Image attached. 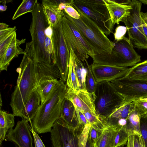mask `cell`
I'll use <instances>...</instances> for the list:
<instances>
[{
    "label": "cell",
    "mask_w": 147,
    "mask_h": 147,
    "mask_svg": "<svg viewBox=\"0 0 147 147\" xmlns=\"http://www.w3.org/2000/svg\"><path fill=\"white\" fill-rule=\"evenodd\" d=\"M73 56L76 74L79 84V90L87 91L85 84L87 73L86 68L83 62L76 55L73 50Z\"/></svg>",
    "instance_id": "d4e9b609"
},
{
    "label": "cell",
    "mask_w": 147,
    "mask_h": 147,
    "mask_svg": "<svg viewBox=\"0 0 147 147\" xmlns=\"http://www.w3.org/2000/svg\"><path fill=\"white\" fill-rule=\"evenodd\" d=\"M142 3L144 4L147 5V0H139Z\"/></svg>",
    "instance_id": "c3c4849f"
},
{
    "label": "cell",
    "mask_w": 147,
    "mask_h": 147,
    "mask_svg": "<svg viewBox=\"0 0 147 147\" xmlns=\"http://www.w3.org/2000/svg\"><path fill=\"white\" fill-rule=\"evenodd\" d=\"M126 147H146L142 136H129Z\"/></svg>",
    "instance_id": "1f68e13d"
},
{
    "label": "cell",
    "mask_w": 147,
    "mask_h": 147,
    "mask_svg": "<svg viewBox=\"0 0 147 147\" xmlns=\"http://www.w3.org/2000/svg\"><path fill=\"white\" fill-rule=\"evenodd\" d=\"M43 11L51 28L56 26L65 15L63 11L56 7H43Z\"/></svg>",
    "instance_id": "4316f807"
},
{
    "label": "cell",
    "mask_w": 147,
    "mask_h": 147,
    "mask_svg": "<svg viewBox=\"0 0 147 147\" xmlns=\"http://www.w3.org/2000/svg\"><path fill=\"white\" fill-rule=\"evenodd\" d=\"M111 53L94 55L93 63L100 64L127 67H133L141 61V56L135 50L128 38L114 42Z\"/></svg>",
    "instance_id": "8992f818"
},
{
    "label": "cell",
    "mask_w": 147,
    "mask_h": 147,
    "mask_svg": "<svg viewBox=\"0 0 147 147\" xmlns=\"http://www.w3.org/2000/svg\"><path fill=\"white\" fill-rule=\"evenodd\" d=\"M140 126L142 137L147 147V114L141 116Z\"/></svg>",
    "instance_id": "d590c367"
},
{
    "label": "cell",
    "mask_w": 147,
    "mask_h": 147,
    "mask_svg": "<svg viewBox=\"0 0 147 147\" xmlns=\"http://www.w3.org/2000/svg\"><path fill=\"white\" fill-rule=\"evenodd\" d=\"M13 114L9 113L4 110H0V145L5 139L8 131L14 126Z\"/></svg>",
    "instance_id": "44dd1931"
},
{
    "label": "cell",
    "mask_w": 147,
    "mask_h": 147,
    "mask_svg": "<svg viewBox=\"0 0 147 147\" xmlns=\"http://www.w3.org/2000/svg\"><path fill=\"white\" fill-rule=\"evenodd\" d=\"M66 84L68 88L75 91L79 90V84L76 74L73 50L71 49L69 50L68 74Z\"/></svg>",
    "instance_id": "484cf974"
},
{
    "label": "cell",
    "mask_w": 147,
    "mask_h": 147,
    "mask_svg": "<svg viewBox=\"0 0 147 147\" xmlns=\"http://www.w3.org/2000/svg\"><path fill=\"white\" fill-rule=\"evenodd\" d=\"M133 102L135 109L141 116L147 114V98H140Z\"/></svg>",
    "instance_id": "d6a6232c"
},
{
    "label": "cell",
    "mask_w": 147,
    "mask_h": 147,
    "mask_svg": "<svg viewBox=\"0 0 147 147\" xmlns=\"http://www.w3.org/2000/svg\"><path fill=\"white\" fill-rule=\"evenodd\" d=\"M80 18H73L67 14L68 17L76 25L93 50L94 55L111 53L114 42L110 40L100 29L90 19L80 11Z\"/></svg>",
    "instance_id": "5b68a950"
},
{
    "label": "cell",
    "mask_w": 147,
    "mask_h": 147,
    "mask_svg": "<svg viewBox=\"0 0 147 147\" xmlns=\"http://www.w3.org/2000/svg\"><path fill=\"white\" fill-rule=\"evenodd\" d=\"M91 125L71 126L60 118L50 132L52 147H85Z\"/></svg>",
    "instance_id": "277c9868"
},
{
    "label": "cell",
    "mask_w": 147,
    "mask_h": 147,
    "mask_svg": "<svg viewBox=\"0 0 147 147\" xmlns=\"http://www.w3.org/2000/svg\"><path fill=\"white\" fill-rule=\"evenodd\" d=\"M85 147H94V144L90 140L88 136Z\"/></svg>",
    "instance_id": "bcb514c9"
},
{
    "label": "cell",
    "mask_w": 147,
    "mask_h": 147,
    "mask_svg": "<svg viewBox=\"0 0 147 147\" xmlns=\"http://www.w3.org/2000/svg\"><path fill=\"white\" fill-rule=\"evenodd\" d=\"M60 118L70 126H76L79 124L74 104L65 98L61 106Z\"/></svg>",
    "instance_id": "ffe728a7"
},
{
    "label": "cell",
    "mask_w": 147,
    "mask_h": 147,
    "mask_svg": "<svg viewBox=\"0 0 147 147\" xmlns=\"http://www.w3.org/2000/svg\"><path fill=\"white\" fill-rule=\"evenodd\" d=\"M0 147H1V146L0 145Z\"/></svg>",
    "instance_id": "816d5d0a"
},
{
    "label": "cell",
    "mask_w": 147,
    "mask_h": 147,
    "mask_svg": "<svg viewBox=\"0 0 147 147\" xmlns=\"http://www.w3.org/2000/svg\"><path fill=\"white\" fill-rule=\"evenodd\" d=\"M16 30L15 27L8 28L5 29L0 30V40L5 38Z\"/></svg>",
    "instance_id": "b9f144b4"
},
{
    "label": "cell",
    "mask_w": 147,
    "mask_h": 147,
    "mask_svg": "<svg viewBox=\"0 0 147 147\" xmlns=\"http://www.w3.org/2000/svg\"><path fill=\"white\" fill-rule=\"evenodd\" d=\"M118 130L106 126L94 147H114L115 139Z\"/></svg>",
    "instance_id": "603a6c76"
},
{
    "label": "cell",
    "mask_w": 147,
    "mask_h": 147,
    "mask_svg": "<svg viewBox=\"0 0 147 147\" xmlns=\"http://www.w3.org/2000/svg\"><path fill=\"white\" fill-rule=\"evenodd\" d=\"M37 1V0H23L13 15L12 20H15L26 13H32Z\"/></svg>",
    "instance_id": "f1b7e54d"
},
{
    "label": "cell",
    "mask_w": 147,
    "mask_h": 147,
    "mask_svg": "<svg viewBox=\"0 0 147 147\" xmlns=\"http://www.w3.org/2000/svg\"><path fill=\"white\" fill-rule=\"evenodd\" d=\"M134 109L133 102H124L107 117L101 119L105 126L119 130L126 125L129 115Z\"/></svg>",
    "instance_id": "2e32d148"
},
{
    "label": "cell",
    "mask_w": 147,
    "mask_h": 147,
    "mask_svg": "<svg viewBox=\"0 0 147 147\" xmlns=\"http://www.w3.org/2000/svg\"><path fill=\"white\" fill-rule=\"evenodd\" d=\"M125 147H126V146H125Z\"/></svg>",
    "instance_id": "f5cc1de1"
},
{
    "label": "cell",
    "mask_w": 147,
    "mask_h": 147,
    "mask_svg": "<svg viewBox=\"0 0 147 147\" xmlns=\"http://www.w3.org/2000/svg\"><path fill=\"white\" fill-rule=\"evenodd\" d=\"M59 80L57 79H53L43 81L39 83L36 90L40 96L41 103L45 101Z\"/></svg>",
    "instance_id": "83f0119b"
},
{
    "label": "cell",
    "mask_w": 147,
    "mask_h": 147,
    "mask_svg": "<svg viewBox=\"0 0 147 147\" xmlns=\"http://www.w3.org/2000/svg\"><path fill=\"white\" fill-rule=\"evenodd\" d=\"M8 1L7 0H1L0 2L2 3V4H1L0 6V10L1 11H5L7 8V6L6 5V3H7V1Z\"/></svg>",
    "instance_id": "ee69618b"
},
{
    "label": "cell",
    "mask_w": 147,
    "mask_h": 147,
    "mask_svg": "<svg viewBox=\"0 0 147 147\" xmlns=\"http://www.w3.org/2000/svg\"><path fill=\"white\" fill-rule=\"evenodd\" d=\"M29 128L33 135L35 147H46L38 133L32 128L29 125Z\"/></svg>",
    "instance_id": "ab89813d"
},
{
    "label": "cell",
    "mask_w": 147,
    "mask_h": 147,
    "mask_svg": "<svg viewBox=\"0 0 147 147\" xmlns=\"http://www.w3.org/2000/svg\"><path fill=\"white\" fill-rule=\"evenodd\" d=\"M129 5L131 7L129 15L122 22L127 28L128 38L134 47L147 49V38L143 30L141 16L142 3L133 0Z\"/></svg>",
    "instance_id": "30bf717a"
},
{
    "label": "cell",
    "mask_w": 147,
    "mask_h": 147,
    "mask_svg": "<svg viewBox=\"0 0 147 147\" xmlns=\"http://www.w3.org/2000/svg\"><path fill=\"white\" fill-rule=\"evenodd\" d=\"M26 40V39L23 38L20 40L16 38L12 42L5 54L0 58L1 71H7L10 62L14 58L18 57L20 54H24V51L20 45L25 43Z\"/></svg>",
    "instance_id": "ac0fdd59"
},
{
    "label": "cell",
    "mask_w": 147,
    "mask_h": 147,
    "mask_svg": "<svg viewBox=\"0 0 147 147\" xmlns=\"http://www.w3.org/2000/svg\"><path fill=\"white\" fill-rule=\"evenodd\" d=\"M141 116L134 108L131 112L129 116L127 124L123 129L129 136H142L140 126Z\"/></svg>",
    "instance_id": "cb8c5ba5"
},
{
    "label": "cell",
    "mask_w": 147,
    "mask_h": 147,
    "mask_svg": "<svg viewBox=\"0 0 147 147\" xmlns=\"http://www.w3.org/2000/svg\"><path fill=\"white\" fill-rule=\"evenodd\" d=\"M73 6L90 19L106 36L113 33L114 24L103 0H74Z\"/></svg>",
    "instance_id": "52a82bcc"
},
{
    "label": "cell",
    "mask_w": 147,
    "mask_h": 147,
    "mask_svg": "<svg viewBox=\"0 0 147 147\" xmlns=\"http://www.w3.org/2000/svg\"><path fill=\"white\" fill-rule=\"evenodd\" d=\"M45 49L47 53L54 58L53 47L51 37L46 35L45 34Z\"/></svg>",
    "instance_id": "f35d334b"
},
{
    "label": "cell",
    "mask_w": 147,
    "mask_h": 147,
    "mask_svg": "<svg viewBox=\"0 0 147 147\" xmlns=\"http://www.w3.org/2000/svg\"><path fill=\"white\" fill-rule=\"evenodd\" d=\"M29 29L32 41L26 43L33 59L40 65L51 67L56 66L54 58L48 55L45 49V30L49 25L45 16L42 4L38 1L33 11Z\"/></svg>",
    "instance_id": "3957f363"
},
{
    "label": "cell",
    "mask_w": 147,
    "mask_h": 147,
    "mask_svg": "<svg viewBox=\"0 0 147 147\" xmlns=\"http://www.w3.org/2000/svg\"><path fill=\"white\" fill-rule=\"evenodd\" d=\"M64 13L61 19L62 27L68 49L69 51L71 49L85 65L89 56L93 57L94 52L76 25Z\"/></svg>",
    "instance_id": "ba28073f"
},
{
    "label": "cell",
    "mask_w": 147,
    "mask_h": 147,
    "mask_svg": "<svg viewBox=\"0 0 147 147\" xmlns=\"http://www.w3.org/2000/svg\"><path fill=\"white\" fill-rule=\"evenodd\" d=\"M28 122L24 119L18 121L14 129L8 131L5 140L13 142L18 147H33Z\"/></svg>",
    "instance_id": "4fadbf2b"
},
{
    "label": "cell",
    "mask_w": 147,
    "mask_h": 147,
    "mask_svg": "<svg viewBox=\"0 0 147 147\" xmlns=\"http://www.w3.org/2000/svg\"><path fill=\"white\" fill-rule=\"evenodd\" d=\"M41 99L36 90L30 96L25 105L20 117L28 121L32 124V121L36 114L40 106Z\"/></svg>",
    "instance_id": "d6986e66"
},
{
    "label": "cell",
    "mask_w": 147,
    "mask_h": 147,
    "mask_svg": "<svg viewBox=\"0 0 147 147\" xmlns=\"http://www.w3.org/2000/svg\"><path fill=\"white\" fill-rule=\"evenodd\" d=\"M103 130L95 125H91L89 130L88 137L94 145L100 137Z\"/></svg>",
    "instance_id": "e575fe53"
},
{
    "label": "cell",
    "mask_w": 147,
    "mask_h": 147,
    "mask_svg": "<svg viewBox=\"0 0 147 147\" xmlns=\"http://www.w3.org/2000/svg\"><path fill=\"white\" fill-rule=\"evenodd\" d=\"M63 11L69 16L73 18L78 20L80 18V14L72 5L66 6Z\"/></svg>",
    "instance_id": "74e56055"
},
{
    "label": "cell",
    "mask_w": 147,
    "mask_h": 147,
    "mask_svg": "<svg viewBox=\"0 0 147 147\" xmlns=\"http://www.w3.org/2000/svg\"><path fill=\"white\" fill-rule=\"evenodd\" d=\"M24 51L20 66L16 69L18 75L10 104L13 114L15 116L19 117L29 97L39 83L48 80L41 74L28 49L26 48Z\"/></svg>",
    "instance_id": "6da1fadb"
},
{
    "label": "cell",
    "mask_w": 147,
    "mask_h": 147,
    "mask_svg": "<svg viewBox=\"0 0 147 147\" xmlns=\"http://www.w3.org/2000/svg\"><path fill=\"white\" fill-rule=\"evenodd\" d=\"M16 38V31L5 38L0 40V58L4 55L12 42Z\"/></svg>",
    "instance_id": "4dcf8cb0"
},
{
    "label": "cell",
    "mask_w": 147,
    "mask_h": 147,
    "mask_svg": "<svg viewBox=\"0 0 147 147\" xmlns=\"http://www.w3.org/2000/svg\"><path fill=\"white\" fill-rule=\"evenodd\" d=\"M85 65L87 70L85 80L87 91L90 93H94L97 82L92 71L91 65H89L87 62L85 63Z\"/></svg>",
    "instance_id": "f546056e"
},
{
    "label": "cell",
    "mask_w": 147,
    "mask_h": 147,
    "mask_svg": "<svg viewBox=\"0 0 147 147\" xmlns=\"http://www.w3.org/2000/svg\"><path fill=\"white\" fill-rule=\"evenodd\" d=\"M124 77L130 79L147 81V59L129 68Z\"/></svg>",
    "instance_id": "7402d4cb"
},
{
    "label": "cell",
    "mask_w": 147,
    "mask_h": 147,
    "mask_svg": "<svg viewBox=\"0 0 147 147\" xmlns=\"http://www.w3.org/2000/svg\"><path fill=\"white\" fill-rule=\"evenodd\" d=\"M118 147H125L124 146V145H122V146H118Z\"/></svg>",
    "instance_id": "f907efd6"
},
{
    "label": "cell",
    "mask_w": 147,
    "mask_h": 147,
    "mask_svg": "<svg viewBox=\"0 0 147 147\" xmlns=\"http://www.w3.org/2000/svg\"><path fill=\"white\" fill-rule=\"evenodd\" d=\"M67 89L66 84L60 79L45 101L41 104L31 124L37 133L50 132L55 122L60 118L61 106Z\"/></svg>",
    "instance_id": "7a4b0ae2"
},
{
    "label": "cell",
    "mask_w": 147,
    "mask_h": 147,
    "mask_svg": "<svg viewBox=\"0 0 147 147\" xmlns=\"http://www.w3.org/2000/svg\"><path fill=\"white\" fill-rule=\"evenodd\" d=\"M91 66L97 83L103 81L109 82L123 77L128 72L129 68L93 63Z\"/></svg>",
    "instance_id": "9a60e30c"
},
{
    "label": "cell",
    "mask_w": 147,
    "mask_h": 147,
    "mask_svg": "<svg viewBox=\"0 0 147 147\" xmlns=\"http://www.w3.org/2000/svg\"><path fill=\"white\" fill-rule=\"evenodd\" d=\"M124 102L130 103L147 98V81L130 79L124 77L109 82Z\"/></svg>",
    "instance_id": "7c38bea8"
},
{
    "label": "cell",
    "mask_w": 147,
    "mask_h": 147,
    "mask_svg": "<svg viewBox=\"0 0 147 147\" xmlns=\"http://www.w3.org/2000/svg\"><path fill=\"white\" fill-rule=\"evenodd\" d=\"M0 109H1V106L2 105V99H1V94L0 95Z\"/></svg>",
    "instance_id": "681fc988"
},
{
    "label": "cell",
    "mask_w": 147,
    "mask_h": 147,
    "mask_svg": "<svg viewBox=\"0 0 147 147\" xmlns=\"http://www.w3.org/2000/svg\"><path fill=\"white\" fill-rule=\"evenodd\" d=\"M65 98L71 101L75 107L81 111L89 112L98 115L94 106V93L82 90L75 91L67 87Z\"/></svg>",
    "instance_id": "5bb4252c"
},
{
    "label": "cell",
    "mask_w": 147,
    "mask_h": 147,
    "mask_svg": "<svg viewBox=\"0 0 147 147\" xmlns=\"http://www.w3.org/2000/svg\"><path fill=\"white\" fill-rule=\"evenodd\" d=\"M141 16L143 30L145 34L147 35V12H141Z\"/></svg>",
    "instance_id": "7bdbcfd3"
},
{
    "label": "cell",
    "mask_w": 147,
    "mask_h": 147,
    "mask_svg": "<svg viewBox=\"0 0 147 147\" xmlns=\"http://www.w3.org/2000/svg\"><path fill=\"white\" fill-rule=\"evenodd\" d=\"M9 26L5 23H0V30L6 29L8 28Z\"/></svg>",
    "instance_id": "7dc6e473"
},
{
    "label": "cell",
    "mask_w": 147,
    "mask_h": 147,
    "mask_svg": "<svg viewBox=\"0 0 147 147\" xmlns=\"http://www.w3.org/2000/svg\"><path fill=\"white\" fill-rule=\"evenodd\" d=\"M114 1L118 3L124 5H129L131 2V1L129 0Z\"/></svg>",
    "instance_id": "f6af8a7d"
},
{
    "label": "cell",
    "mask_w": 147,
    "mask_h": 147,
    "mask_svg": "<svg viewBox=\"0 0 147 147\" xmlns=\"http://www.w3.org/2000/svg\"><path fill=\"white\" fill-rule=\"evenodd\" d=\"M61 19L56 26L51 28V38L54 63L60 71L62 80L65 82L68 76L69 51L63 33Z\"/></svg>",
    "instance_id": "8fae6325"
},
{
    "label": "cell",
    "mask_w": 147,
    "mask_h": 147,
    "mask_svg": "<svg viewBox=\"0 0 147 147\" xmlns=\"http://www.w3.org/2000/svg\"><path fill=\"white\" fill-rule=\"evenodd\" d=\"M129 137L128 135L123 129L118 130L115 139L114 147H118L126 144Z\"/></svg>",
    "instance_id": "836d02e7"
},
{
    "label": "cell",
    "mask_w": 147,
    "mask_h": 147,
    "mask_svg": "<svg viewBox=\"0 0 147 147\" xmlns=\"http://www.w3.org/2000/svg\"><path fill=\"white\" fill-rule=\"evenodd\" d=\"M127 31L126 27L118 26L115 28L114 33V36L115 41H118L122 39Z\"/></svg>",
    "instance_id": "8d00e7d4"
},
{
    "label": "cell",
    "mask_w": 147,
    "mask_h": 147,
    "mask_svg": "<svg viewBox=\"0 0 147 147\" xmlns=\"http://www.w3.org/2000/svg\"><path fill=\"white\" fill-rule=\"evenodd\" d=\"M94 94L95 109L101 119L109 116L124 102L109 82L97 83Z\"/></svg>",
    "instance_id": "9c48e42d"
},
{
    "label": "cell",
    "mask_w": 147,
    "mask_h": 147,
    "mask_svg": "<svg viewBox=\"0 0 147 147\" xmlns=\"http://www.w3.org/2000/svg\"><path fill=\"white\" fill-rule=\"evenodd\" d=\"M107 8L112 22L114 24L120 22L129 15L131 7L118 3L114 0H103Z\"/></svg>",
    "instance_id": "e0dca14e"
},
{
    "label": "cell",
    "mask_w": 147,
    "mask_h": 147,
    "mask_svg": "<svg viewBox=\"0 0 147 147\" xmlns=\"http://www.w3.org/2000/svg\"><path fill=\"white\" fill-rule=\"evenodd\" d=\"M75 109L79 124L85 126L89 124L82 112L75 107Z\"/></svg>",
    "instance_id": "60d3db41"
}]
</instances>
